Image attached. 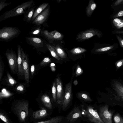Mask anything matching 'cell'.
Wrapping results in <instances>:
<instances>
[{
    "mask_svg": "<svg viewBox=\"0 0 123 123\" xmlns=\"http://www.w3.org/2000/svg\"><path fill=\"white\" fill-rule=\"evenodd\" d=\"M51 62V59L49 57H47L44 58L41 62L40 64L41 66H45Z\"/></svg>",
    "mask_w": 123,
    "mask_h": 123,
    "instance_id": "obj_35",
    "label": "cell"
},
{
    "mask_svg": "<svg viewBox=\"0 0 123 123\" xmlns=\"http://www.w3.org/2000/svg\"><path fill=\"white\" fill-rule=\"evenodd\" d=\"M47 115V110L44 108L34 112L33 113V117L35 119H41L46 117Z\"/></svg>",
    "mask_w": 123,
    "mask_h": 123,
    "instance_id": "obj_17",
    "label": "cell"
},
{
    "mask_svg": "<svg viewBox=\"0 0 123 123\" xmlns=\"http://www.w3.org/2000/svg\"><path fill=\"white\" fill-rule=\"evenodd\" d=\"M6 54L11 70L13 72L16 71L18 63L16 54L11 49L7 50Z\"/></svg>",
    "mask_w": 123,
    "mask_h": 123,
    "instance_id": "obj_9",
    "label": "cell"
},
{
    "mask_svg": "<svg viewBox=\"0 0 123 123\" xmlns=\"http://www.w3.org/2000/svg\"><path fill=\"white\" fill-rule=\"evenodd\" d=\"M108 106L106 105L100 107L99 115L104 123H112V120L113 112L109 111Z\"/></svg>",
    "mask_w": 123,
    "mask_h": 123,
    "instance_id": "obj_6",
    "label": "cell"
},
{
    "mask_svg": "<svg viewBox=\"0 0 123 123\" xmlns=\"http://www.w3.org/2000/svg\"><path fill=\"white\" fill-rule=\"evenodd\" d=\"M116 33H119V34H123V31H117L116 32Z\"/></svg>",
    "mask_w": 123,
    "mask_h": 123,
    "instance_id": "obj_47",
    "label": "cell"
},
{
    "mask_svg": "<svg viewBox=\"0 0 123 123\" xmlns=\"http://www.w3.org/2000/svg\"><path fill=\"white\" fill-rule=\"evenodd\" d=\"M116 37L119 41L121 46L123 48V39L118 36H116Z\"/></svg>",
    "mask_w": 123,
    "mask_h": 123,
    "instance_id": "obj_41",
    "label": "cell"
},
{
    "mask_svg": "<svg viewBox=\"0 0 123 123\" xmlns=\"http://www.w3.org/2000/svg\"><path fill=\"white\" fill-rule=\"evenodd\" d=\"M13 95V94L7 91L5 88L2 89L0 92V99L9 97Z\"/></svg>",
    "mask_w": 123,
    "mask_h": 123,
    "instance_id": "obj_27",
    "label": "cell"
},
{
    "mask_svg": "<svg viewBox=\"0 0 123 123\" xmlns=\"http://www.w3.org/2000/svg\"><path fill=\"white\" fill-rule=\"evenodd\" d=\"M122 2H123V0H118L115 2L114 5V6H116L119 5Z\"/></svg>",
    "mask_w": 123,
    "mask_h": 123,
    "instance_id": "obj_45",
    "label": "cell"
},
{
    "mask_svg": "<svg viewBox=\"0 0 123 123\" xmlns=\"http://www.w3.org/2000/svg\"><path fill=\"white\" fill-rule=\"evenodd\" d=\"M84 115L90 121L95 123H104L100 118L96 110L91 106H88L86 110L83 111Z\"/></svg>",
    "mask_w": 123,
    "mask_h": 123,
    "instance_id": "obj_5",
    "label": "cell"
},
{
    "mask_svg": "<svg viewBox=\"0 0 123 123\" xmlns=\"http://www.w3.org/2000/svg\"><path fill=\"white\" fill-rule=\"evenodd\" d=\"M96 7V4L93 0L89 1L88 5L86 8V14L88 17L91 16Z\"/></svg>",
    "mask_w": 123,
    "mask_h": 123,
    "instance_id": "obj_19",
    "label": "cell"
},
{
    "mask_svg": "<svg viewBox=\"0 0 123 123\" xmlns=\"http://www.w3.org/2000/svg\"><path fill=\"white\" fill-rule=\"evenodd\" d=\"M86 50L81 47H77L73 48L70 51V52L74 54L77 55L85 52Z\"/></svg>",
    "mask_w": 123,
    "mask_h": 123,
    "instance_id": "obj_26",
    "label": "cell"
},
{
    "mask_svg": "<svg viewBox=\"0 0 123 123\" xmlns=\"http://www.w3.org/2000/svg\"><path fill=\"white\" fill-rule=\"evenodd\" d=\"M41 36L49 41L61 40L63 37L62 34L55 30L51 32L47 30H43Z\"/></svg>",
    "mask_w": 123,
    "mask_h": 123,
    "instance_id": "obj_7",
    "label": "cell"
},
{
    "mask_svg": "<svg viewBox=\"0 0 123 123\" xmlns=\"http://www.w3.org/2000/svg\"><path fill=\"white\" fill-rule=\"evenodd\" d=\"M56 84L55 82L53 83L52 88V93L53 100L55 102L56 100L57 90L56 89Z\"/></svg>",
    "mask_w": 123,
    "mask_h": 123,
    "instance_id": "obj_29",
    "label": "cell"
},
{
    "mask_svg": "<svg viewBox=\"0 0 123 123\" xmlns=\"http://www.w3.org/2000/svg\"><path fill=\"white\" fill-rule=\"evenodd\" d=\"M26 42L28 44L36 48H41L46 46L45 43L42 39L38 37L34 36L26 37H25Z\"/></svg>",
    "mask_w": 123,
    "mask_h": 123,
    "instance_id": "obj_12",
    "label": "cell"
},
{
    "mask_svg": "<svg viewBox=\"0 0 123 123\" xmlns=\"http://www.w3.org/2000/svg\"><path fill=\"white\" fill-rule=\"evenodd\" d=\"M55 48L57 54L60 58L63 59L67 57V54L62 48L59 45H56Z\"/></svg>",
    "mask_w": 123,
    "mask_h": 123,
    "instance_id": "obj_23",
    "label": "cell"
},
{
    "mask_svg": "<svg viewBox=\"0 0 123 123\" xmlns=\"http://www.w3.org/2000/svg\"><path fill=\"white\" fill-rule=\"evenodd\" d=\"M105 95L111 100L123 102V81L118 79H112L110 86L105 89Z\"/></svg>",
    "mask_w": 123,
    "mask_h": 123,
    "instance_id": "obj_1",
    "label": "cell"
},
{
    "mask_svg": "<svg viewBox=\"0 0 123 123\" xmlns=\"http://www.w3.org/2000/svg\"><path fill=\"white\" fill-rule=\"evenodd\" d=\"M72 86L70 83L67 84L65 89L63 102L62 105V110L67 108L70 103L72 96Z\"/></svg>",
    "mask_w": 123,
    "mask_h": 123,
    "instance_id": "obj_11",
    "label": "cell"
},
{
    "mask_svg": "<svg viewBox=\"0 0 123 123\" xmlns=\"http://www.w3.org/2000/svg\"><path fill=\"white\" fill-rule=\"evenodd\" d=\"M62 118L59 117L52 118L47 120L36 122L34 123H59L62 120Z\"/></svg>",
    "mask_w": 123,
    "mask_h": 123,
    "instance_id": "obj_24",
    "label": "cell"
},
{
    "mask_svg": "<svg viewBox=\"0 0 123 123\" xmlns=\"http://www.w3.org/2000/svg\"><path fill=\"white\" fill-rule=\"evenodd\" d=\"M56 84L57 89V103L58 104L62 105L63 100L64 94L62 82L59 77L56 79Z\"/></svg>",
    "mask_w": 123,
    "mask_h": 123,
    "instance_id": "obj_13",
    "label": "cell"
},
{
    "mask_svg": "<svg viewBox=\"0 0 123 123\" xmlns=\"http://www.w3.org/2000/svg\"><path fill=\"white\" fill-rule=\"evenodd\" d=\"M0 123H1L0 122Z\"/></svg>",
    "mask_w": 123,
    "mask_h": 123,
    "instance_id": "obj_50",
    "label": "cell"
},
{
    "mask_svg": "<svg viewBox=\"0 0 123 123\" xmlns=\"http://www.w3.org/2000/svg\"><path fill=\"white\" fill-rule=\"evenodd\" d=\"M35 2L34 0H30L24 2L14 8L4 12L0 16V22L7 19L24 14L33 7Z\"/></svg>",
    "mask_w": 123,
    "mask_h": 123,
    "instance_id": "obj_2",
    "label": "cell"
},
{
    "mask_svg": "<svg viewBox=\"0 0 123 123\" xmlns=\"http://www.w3.org/2000/svg\"><path fill=\"white\" fill-rule=\"evenodd\" d=\"M123 16V9L118 12L114 16V18Z\"/></svg>",
    "mask_w": 123,
    "mask_h": 123,
    "instance_id": "obj_43",
    "label": "cell"
},
{
    "mask_svg": "<svg viewBox=\"0 0 123 123\" xmlns=\"http://www.w3.org/2000/svg\"><path fill=\"white\" fill-rule=\"evenodd\" d=\"M113 119L115 123H123V117L121 116L119 114H115Z\"/></svg>",
    "mask_w": 123,
    "mask_h": 123,
    "instance_id": "obj_30",
    "label": "cell"
},
{
    "mask_svg": "<svg viewBox=\"0 0 123 123\" xmlns=\"http://www.w3.org/2000/svg\"><path fill=\"white\" fill-rule=\"evenodd\" d=\"M3 73V65L2 60L1 57L0 58V80H1V79Z\"/></svg>",
    "mask_w": 123,
    "mask_h": 123,
    "instance_id": "obj_37",
    "label": "cell"
},
{
    "mask_svg": "<svg viewBox=\"0 0 123 123\" xmlns=\"http://www.w3.org/2000/svg\"><path fill=\"white\" fill-rule=\"evenodd\" d=\"M122 75H123V71L122 72Z\"/></svg>",
    "mask_w": 123,
    "mask_h": 123,
    "instance_id": "obj_49",
    "label": "cell"
},
{
    "mask_svg": "<svg viewBox=\"0 0 123 123\" xmlns=\"http://www.w3.org/2000/svg\"><path fill=\"white\" fill-rule=\"evenodd\" d=\"M42 31L40 27H36L32 29L30 32L29 34L31 36H41Z\"/></svg>",
    "mask_w": 123,
    "mask_h": 123,
    "instance_id": "obj_25",
    "label": "cell"
},
{
    "mask_svg": "<svg viewBox=\"0 0 123 123\" xmlns=\"http://www.w3.org/2000/svg\"><path fill=\"white\" fill-rule=\"evenodd\" d=\"M83 71L80 66L78 65L76 67L75 76L76 77L79 76L83 73Z\"/></svg>",
    "mask_w": 123,
    "mask_h": 123,
    "instance_id": "obj_36",
    "label": "cell"
},
{
    "mask_svg": "<svg viewBox=\"0 0 123 123\" xmlns=\"http://www.w3.org/2000/svg\"><path fill=\"white\" fill-rule=\"evenodd\" d=\"M78 97L80 98L85 101H91L92 100L89 96L87 94L81 92L78 93Z\"/></svg>",
    "mask_w": 123,
    "mask_h": 123,
    "instance_id": "obj_28",
    "label": "cell"
},
{
    "mask_svg": "<svg viewBox=\"0 0 123 123\" xmlns=\"http://www.w3.org/2000/svg\"><path fill=\"white\" fill-rule=\"evenodd\" d=\"M35 8V6H34L24 14L23 18V20L24 21L28 23L31 21Z\"/></svg>",
    "mask_w": 123,
    "mask_h": 123,
    "instance_id": "obj_20",
    "label": "cell"
},
{
    "mask_svg": "<svg viewBox=\"0 0 123 123\" xmlns=\"http://www.w3.org/2000/svg\"><path fill=\"white\" fill-rule=\"evenodd\" d=\"M50 12V7L48 6L32 22V23L37 26L43 24L47 19Z\"/></svg>",
    "mask_w": 123,
    "mask_h": 123,
    "instance_id": "obj_8",
    "label": "cell"
},
{
    "mask_svg": "<svg viewBox=\"0 0 123 123\" xmlns=\"http://www.w3.org/2000/svg\"><path fill=\"white\" fill-rule=\"evenodd\" d=\"M123 19H120L118 18H115L113 20V23L114 25L118 24L122 21Z\"/></svg>",
    "mask_w": 123,
    "mask_h": 123,
    "instance_id": "obj_40",
    "label": "cell"
},
{
    "mask_svg": "<svg viewBox=\"0 0 123 123\" xmlns=\"http://www.w3.org/2000/svg\"><path fill=\"white\" fill-rule=\"evenodd\" d=\"M49 4V3H43L35 9L32 18L31 22H32L38 15L41 13L48 6Z\"/></svg>",
    "mask_w": 123,
    "mask_h": 123,
    "instance_id": "obj_18",
    "label": "cell"
},
{
    "mask_svg": "<svg viewBox=\"0 0 123 123\" xmlns=\"http://www.w3.org/2000/svg\"><path fill=\"white\" fill-rule=\"evenodd\" d=\"M114 47V46L112 45L109 46L100 48L96 49L95 51L97 52H101L108 51Z\"/></svg>",
    "mask_w": 123,
    "mask_h": 123,
    "instance_id": "obj_31",
    "label": "cell"
},
{
    "mask_svg": "<svg viewBox=\"0 0 123 123\" xmlns=\"http://www.w3.org/2000/svg\"><path fill=\"white\" fill-rule=\"evenodd\" d=\"M6 0H0V12L5 7L11 4V2H6Z\"/></svg>",
    "mask_w": 123,
    "mask_h": 123,
    "instance_id": "obj_32",
    "label": "cell"
},
{
    "mask_svg": "<svg viewBox=\"0 0 123 123\" xmlns=\"http://www.w3.org/2000/svg\"><path fill=\"white\" fill-rule=\"evenodd\" d=\"M45 45L49 50L52 56L58 61L59 60L60 58L57 54L55 47L48 43H45Z\"/></svg>",
    "mask_w": 123,
    "mask_h": 123,
    "instance_id": "obj_22",
    "label": "cell"
},
{
    "mask_svg": "<svg viewBox=\"0 0 123 123\" xmlns=\"http://www.w3.org/2000/svg\"><path fill=\"white\" fill-rule=\"evenodd\" d=\"M18 50V73L19 75L24 74V72L22 65V58L21 48L20 45L17 46Z\"/></svg>",
    "mask_w": 123,
    "mask_h": 123,
    "instance_id": "obj_16",
    "label": "cell"
},
{
    "mask_svg": "<svg viewBox=\"0 0 123 123\" xmlns=\"http://www.w3.org/2000/svg\"><path fill=\"white\" fill-rule=\"evenodd\" d=\"M41 100L45 106L49 109H51L52 105L50 98L46 94L43 95L41 97Z\"/></svg>",
    "mask_w": 123,
    "mask_h": 123,
    "instance_id": "obj_21",
    "label": "cell"
},
{
    "mask_svg": "<svg viewBox=\"0 0 123 123\" xmlns=\"http://www.w3.org/2000/svg\"><path fill=\"white\" fill-rule=\"evenodd\" d=\"M96 35L98 37H100L101 34L98 31L93 29H90L80 33L77 36V39L79 40L83 41L88 39Z\"/></svg>",
    "mask_w": 123,
    "mask_h": 123,
    "instance_id": "obj_10",
    "label": "cell"
},
{
    "mask_svg": "<svg viewBox=\"0 0 123 123\" xmlns=\"http://www.w3.org/2000/svg\"><path fill=\"white\" fill-rule=\"evenodd\" d=\"M21 55L24 74L25 80L28 83L29 82L30 76L28 58L27 55L24 51L22 48Z\"/></svg>",
    "mask_w": 123,
    "mask_h": 123,
    "instance_id": "obj_14",
    "label": "cell"
},
{
    "mask_svg": "<svg viewBox=\"0 0 123 123\" xmlns=\"http://www.w3.org/2000/svg\"><path fill=\"white\" fill-rule=\"evenodd\" d=\"M118 29H119L123 27V19L121 22L114 25Z\"/></svg>",
    "mask_w": 123,
    "mask_h": 123,
    "instance_id": "obj_39",
    "label": "cell"
},
{
    "mask_svg": "<svg viewBox=\"0 0 123 123\" xmlns=\"http://www.w3.org/2000/svg\"><path fill=\"white\" fill-rule=\"evenodd\" d=\"M29 103L26 101H20L15 105L14 109L19 119L24 122L29 113Z\"/></svg>",
    "mask_w": 123,
    "mask_h": 123,
    "instance_id": "obj_4",
    "label": "cell"
},
{
    "mask_svg": "<svg viewBox=\"0 0 123 123\" xmlns=\"http://www.w3.org/2000/svg\"><path fill=\"white\" fill-rule=\"evenodd\" d=\"M0 119L6 123H9V122L7 118L2 113H0Z\"/></svg>",
    "mask_w": 123,
    "mask_h": 123,
    "instance_id": "obj_38",
    "label": "cell"
},
{
    "mask_svg": "<svg viewBox=\"0 0 123 123\" xmlns=\"http://www.w3.org/2000/svg\"><path fill=\"white\" fill-rule=\"evenodd\" d=\"M16 89L18 91H22L24 90V86L22 85H19L17 87Z\"/></svg>",
    "mask_w": 123,
    "mask_h": 123,
    "instance_id": "obj_42",
    "label": "cell"
},
{
    "mask_svg": "<svg viewBox=\"0 0 123 123\" xmlns=\"http://www.w3.org/2000/svg\"><path fill=\"white\" fill-rule=\"evenodd\" d=\"M74 84L75 85H77V84H78V82L77 81V80H75L74 82Z\"/></svg>",
    "mask_w": 123,
    "mask_h": 123,
    "instance_id": "obj_48",
    "label": "cell"
},
{
    "mask_svg": "<svg viewBox=\"0 0 123 123\" xmlns=\"http://www.w3.org/2000/svg\"><path fill=\"white\" fill-rule=\"evenodd\" d=\"M20 31L16 27H5L0 30V39L2 41H8L17 37Z\"/></svg>",
    "mask_w": 123,
    "mask_h": 123,
    "instance_id": "obj_3",
    "label": "cell"
},
{
    "mask_svg": "<svg viewBox=\"0 0 123 123\" xmlns=\"http://www.w3.org/2000/svg\"><path fill=\"white\" fill-rule=\"evenodd\" d=\"M116 70L117 71L123 66V58L116 62L115 63Z\"/></svg>",
    "mask_w": 123,
    "mask_h": 123,
    "instance_id": "obj_33",
    "label": "cell"
},
{
    "mask_svg": "<svg viewBox=\"0 0 123 123\" xmlns=\"http://www.w3.org/2000/svg\"><path fill=\"white\" fill-rule=\"evenodd\" d=\"M50 67L51 70L53 71H55V65L54 63H51L50 65Z\"/></svg>",
    "mask_w": 123,
    "mask_h": 123,
    "instance_id": "obj_44",
    "label": "cell"
},
{
    "mask_svg": "<svg viewBox=\"0 0 123 123\" xmlns=\"http://www.w3.org/2000/svg\"><path fill=\"white\" fill-rule=\"evenodd\" d=\"M35 67L34 65H33L31 66V74L33 75L34 74L35 72Z\"/></svg>",
    "mask_w": 123,
    "mask_h": 123,
    "instance_id": "obj_46",
    "label": "cell"
},
{
    "mask_svg": "<svg viewBox=\"0 0 123 123\" xmlns=\"http://www.w3.org/2000/svg\"><path fill=\"white\" fill-rule=\"evenodd\" d=\"M82 117L81 111L78 107H75L69 113L67 117V119L68 122L72 123Z\"/></svg>",
    "mask_w": 123,
    "mask_h": 123,
    "instance_id": "obj_15",
    "label": "cell"
},
{
    "mask_svg": "<svg viewBox=\"0 0 123 123\" xmlns=\"http://www.w3.org/2000/svg\"><path fill=\"white\" fill-rule=\"evenodd\" d=\"M7 76L9 82L11 85H13L16 84L17 82L8 73H7Z\"/></svg>",
    "mask_w": 123,
    "mask_h": 123,
    "instance_id": "obj_34",
    "label": "cell"
}]
</instances>
